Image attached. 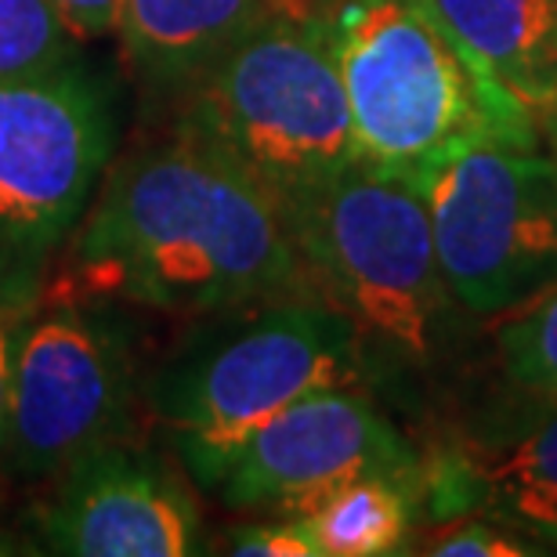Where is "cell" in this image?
Listing matches in <instances>:
<instances>
[{"label": "cell", "instance_id": "cell-1", "mask_svg": "<svg viewBox=\"0 0 557 557\" xmlns=\"http://www.w3.org/2000/svg\"><path fill=\"white\" fill-rule=\"evenodd\" d=\"M73 261L95 289L166 311L311 294L283 199L185 131L106 177Z\"/></svg>", "mask_w": 557, "mask_h": 557}, {"label": "cell", "instance_id": "cell-2", "mask_svg": "<svg viewBox=\"0 0 557 557\" xmlns=\"http://www.w3.org/2000/svg\"><path fill=\"white\" fill-rule=\"evenodd\" d=\"M289 221L311 294L351 322L370 370L438 362L467 311L445 283L417 177L359 160L289 210Z\"/></svg>", "mask_w": 557, "mask_h": 557}, {"label": "cell", "instance_id": "cell-3", "mask_svg": "<svg viewBox=\"0 0 557 557\" xmlns=\"http://www.w3.org/2000/svg\"><path fill=\"white\" fill-rule=\"evenodd\" d=\"M177 131L214 145L286 210L362 160L326 18L278 8L185 87Z\"/></svg>", "mask_w": 557, "mask_h": 557}, {"label": "cell", "instance_id": "cell-4", "mask_svg": "<svg viewBox=\"0 0 557 557\" xmlns=\"http://www.w3.org/2000/svg\"><path fill=\"white\" fill-rule=\"evenodd\" d=\"M322 18L366 163L417 177L482 131L543 124L471 59L428 0H351Z\"/></svg>", "mask_w": 557, "mask_h": 557}, {"label": "cell", "instance_id": "cell-5", "mask_svg": "<svg viewBox=\"0 0 557 557\" xmlns=\"http://www.w3.org/2000/svg\"><path fill=\"white\" fill-rule=\"evenodd\" d=\"M366 370L351 322L315 294H289L247 305L196 337L160 373L152 403L188 474L214 488L228 456L264 420L319 387H359Z\"/></svg>", "mask_w": 557, "mask_h": 557}, {"label": "cell", "instance_id": "cell-6", "mask_svg": "<svg viewBox=\"0 0 557 557\" xmlns=\"http://www.w3.org/2000/svg\"><path fill=\"white\" fill-rule=\"evenodd\" d=\"M456 305L496 319L557 283V138L482 131L417 174Z\"/></svg>", "mask_w": 557, "mask_h": 557}, {"label": "cell", "instance_id": "cell-7", "mask_svg": "<svg viewBox=\"0 0 557 557\" xmlns=\"http://www.w3.org/2000/svg\"><path fill=\"white\" fill-rule=\"evenodd\" d=\"M131 406V355L106 311L84 300H44L15 341L0 456L18 474H65L116 442Z\"/></svg>", "mask_w": 557, "mask_h": 557}, {"label": "cell", "instance_id": "cell-8", "mask_svg": "<svg viewBox=\"0 0 557 557\" xmlns=\"http://www.w3.org/2000/svg\"><path fill=\"white\" fill-rule=\"evenodd\" d=\"M113 149L106 91L76 59L0 84V253L29 261L70 236Z\"/></svg>", "mask_w": 557, "mask_h": 557}, {"label": "cell", "instance_id": "cell-9", "mask_svg": "<svg viewBox=\"0 0 557 557\" xmlns=\"http://www.w3.org/2000/svg\"><path fill=\"white\" fill-rule=\"evenodd\" d=\"M373 471L417 478V453L355 384H341L308 392L247 434L210 493L228 507L300 515L333 485Z\"/></svg>", "mask_w": 557, "mask_h": 557}, {"label": "cell", "instance_id": "cell-10", "mask_svg": "<svg viewBox=\"0 0 557 557\" xmlns=\"http://www.w3.org/2000/svg\"><path fill=\"white\" fill-rule=\"evenodd\" d=\"M48 543L76 557H188L203 550L193 499L160 463L109 442L65 471Z\"/></svg>", "mask_w": 557, "mask_h": 557}, {"label": "cell", "instance_id": "cell-11", "mask_svg": "<svg viewBox=\"0 0 557 557\" xmlns=\"http://www.w3.org/2000/svg\"><path fill=\"white\" fill-rule=\"evenodd\" d=\"M289 0H124L116 33L145 84L185 91L210 62Z\"/></svg>", "mask_w": 557, "mask_h": 557}, {"label": "cell", "instance_id": "cell-12", "mask_svg": "<svg viewBox=\"0 0 557 557\" xmlns=\"http://www.w3.org/2000/svg\"><path fill=\"white\" fill-rule=\"evenodd\" d=\"M428 4L496 84L543 113L557 70V0H428Z\"/></svg>", "mask_w": 557, "mask_h": 557}, {"label": "cell", "instance_id": "cell-13", "mask_svg": "<svg viewBox=\"0 0 557 557\" xmlns=\"http://www.w3.org/2000/svg\"><path fill=\"white\" fill-rule=\"evenodd\" d=\"M463 474L496 521L557 550V403H543L510 442L478 453Z\"/></svg>", "mask_w": 557, "mask_h": 557}, {"label": "cell", "instance_id": "cell-14", "mask_svg": "<svg viewBox=\"0 0 557 557\" xmlns=\"http://www.w3.org/2000/svg\"><path fill=\"white\" fill-rule=\"evenodd\" d=\"M413 488L417 478L359 474L322 493L297 518L315 543V557L398 554L413 525Z\"/></svg>", "mask_w": 557, "mask_h": 557}, {"label": "cell", "instance_id": "cell-15", "mask_svg": "<svg viewBox=\"0 0 557 557\" xmlns=\"http://www.w3.org/2000/svg\"><path fill=\"white\" fill-rule=\"evenodd\" d=\"M499 370L536 403H557V283L493 319Z\"/></svg>", "mask_w": 557, "mask_h": 557}, {"label": "cell", "instance_id": "cell-16", "mask_svg": "<svg viewBox=\"0 0 557 557\" xmlns=\"http://www.w3.org/2000/svg\"><path fill=\"white\" fill-rule=\"evenodd\" d=\"M81 40L51 0H0V84L70 62Z\"/></svg>", "mask_w": 557, "mask_h": 557}, {"label": "cell", "instance_id": "cell-17", "mask_svg": "<svg viewBox=\"0 0 557 557\" xmlns=\"http://www.w3.org/2000/svg\"><path fill=\"white\" fill-rule=\"evenodd\" d=\"M420 554L434 557H525V554H543L540 547H532V540H525L521 532H515L504 521H482V518H463L453 521L449 529L434 532L428 540V547H420Z\"/></svg>", "mask_w": 557, "mask_h": 557}, {"label": "cell", "instance_id": "cell-18", "mask_svg": "<svg viewBox=\"0 0 557 557\" xmlns=\"http://www.w3.org/2000/svg\"><path fill=\"white\" fill-rule=\"evenodd\" d=\"M33 308V286L29 275L0 264V445H4V423H8V398H11V366H15V341L18 326Z\"/></svg>", "mask_w": 557, "mask_h": 557}, {"label": "cell", "instance_id": "cell-19", "mask_svg": "<svg viewBox=\"0 0 557 557\" xmlns=\"http://www.w3.org/2000/svg\"><path fill=\"white\" fill-rule=\"evenodd\" d=\"M228 550L243 557H315L305 521L286 515L283 521H258V525L236 529L228 536Z\"/></svg>", "mask_w": 557, "mask_h": 557}, {"label": "cell", "instance_id": "cell-20", "mask_svg": "<svg viewBox=\"0 0 557 557\" xmlns=\"http://www.w3.org/2000/svg\"><path fill=\"white\" fill-rule=\"evenodd\" d=\"M51 4L59 8V15L73 29V37L84 44L116 29V15L124 0H51Z\"/></svg>", "mask_w": 557, "mask_h": 557}, {"label": "cell", "instance_id": "cell-21", "mask_svg": "<svg viewBox=\"0 0 557 557\" xmlns=\"http://www.w3.org/2000/svg\"><path fill=\"white\" fill-rule=\"evenodd\" d=\"M289 4L300 8V11H311V15H330L333 8L351 4V0H289Z\"/></svg>", "mask_w": 557, "mask_h": 557}, {"label": "cell", "instance_id": "cell-22", "mask_svg": "<svg viewBox=\"0 0 557 557\" xmlns=\"http://www.w3.org/2000/svg\"><path fill=\"white\" fill-rule=\"evenodd\" d=\"M540 120H543V124H547L550 131H557V70H554V87H550V98H547V106H543Z\"/></svg>", "mask_w": 557, "mask_h": 557}]
</instances>
